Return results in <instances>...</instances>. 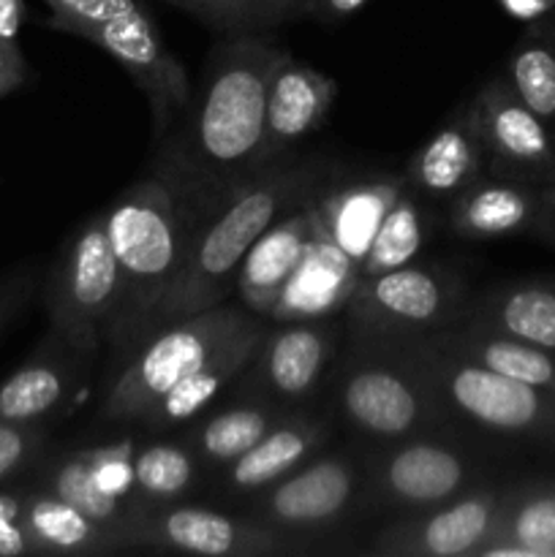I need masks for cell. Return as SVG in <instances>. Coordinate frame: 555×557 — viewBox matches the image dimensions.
Here are the masks:
<instances>
[{
	"label": "cell",
	"instance_id": "ee69618b",
	"mask_svg": "<svg viewBox=\"0 0 555 557\" xmlns=\"http://www.w3.org/2000/svg\"><path fill=\"white\" fill-rule=\"evenodd\" d=\"M166 3H172V5H177V9H183V0H166Z\"/></svg>",
	"mask_w": 555,
	"mask_h": 557
},
{
	"label": "cell",
	"instance_id": "44dd1931",
	"mask_svg": "<svg viewBox=\"0 0 555 557\" xmlns=\"http://www.w3.org/2000/svg\"><path fill=\"white\" fill-rule=\"evenodd\" d=\"M403 177H362L351 183H332L324 194L316 196L313 207L319 226L354 264H362L375 232L397 196L406 188Z\"/></svg>",
	"mask_w": 555,
	"mask_h": 557
},
{
	"label": "cell",
	"instance_id": "f6af8a7d",
	"mask_svg": "<svg viewBox=\"0 0 555 557\" xmlns=\"http://www.w3.org/2000/svg\"><path fill=\"white\" fill-rule=\"evenodd\" d=\"M550 207H553V210H555V190H553V194H550Z\"/></svg>",
	"mask_w": 555,
	"mask_h": 557
},
{
	"label": "cell",
	"instance_id": "7bdbcfd3",
	"mask_svg": "<svg viewBox=\"0 0 555 557\" xmlns=\"http://www.w3.org/2000/svg\"><path fill=\"white\" fill-rule=\"evenodd\" d=\"M511 16H520V20H533V16H542L555 0H498Z\"/></svg>",
	"mask_w": 555,
	"mask_h": 557
},
{
	"label": "cell",
	"instance_id": "e575fe53",
	"mask_svg": "<svg viewBox=\"0 0 555 557\" xmlns=\"http://www.w3.org/2000/svg\"><path fill=\"white\" fill-rule=\"evenodd\" d=\"M82 449H85L87 462H90L92 476H96V482L101 484L109 495L139 506V500H136V484H134L136 441L123 438V441H114V444L82 446Z\"/></svg>",
	"mask_w": 555,
	"mask_h": 557
},
{
	"label": "cell",
	"instance_id": "8992f818",
	"mask_svg": "<svg viewBox=\"0 0 555 557\" xmlns=\"http://www.w3.org/2000/svg\"><path fill=\"white\" fill-rule=\"evenodd\" d=\"M343 422L370 441H403L439 428L444 406L417 364L390 341L354 337L335 379Z\"/></svg>",
	"mask_w": 555,
	"mask_h": 557
},
{
	"label": "cell",
	"instance_id": "3957f363",
	"mask_svg": "<svg viewBox=\"0 0 555 557\" xmlns=\"http://www.w3.org/2000/svg\"><path fill=\"white\" fill-rule=\"evenodd\" d=\"M201 221L205 215L158 174L136 180L103 210L123 277L120 308L103 341L120 362L145 343L152 310L183 270Z\"/></svg>",
	"mask_w": 555,
	"mask_h": 557
},
{
	"label": "cell",
	"instance_id": "277c9868",
	"mask_svg": "<svg viewBox=\"0 0 555 557\" xmlns=\"http://www.w3.org/2000/svg\"><path fill=\"white\" fill-rule=\"evenodd\" d=\"M264 324L267 319L256 315L243 302L226 299L215 308L163 326L120 364L96 419L107 428H134L141 413L172 386L215 359L234 341Z\"/></svg>",
	"mask_w": 555,
	"mask_h": 557
},
{
	"label": "cell",
	"instance_id": "74e56055",
	"mask_svg": "<svg viewBox=\"0 0 555 557\" xmlns=\"http://www.w3.org/2000/svg\"><path fill=\"white\" fill-rule=\"evenodd\" d=\"M33 555L22 528V493L0 490V557Z\"/></svg>",
	"mask_w": 555,
	"mask_h": 557
},
{
	"label": "cell",
	"instance_id": "7402d4cb",
	"mask_svg": "<svg viewBox=\"0 0 555 557\" xmlns=\"http://www.w3.org/2000/svg\"><path fill=\"white\" fill-rule=\"evenodd\" d=\"M264 332L267 324L261 326V330L248 332L245 337L234 341L229 348H223L215 359L201 364L196 373H190L188 379L180 381L177 386H172L161 400L152 403V406L141 413V419L134 428L147 435L180 433L185 424H190L196 417H201V413L210 408V403H215L234 381H239L243 370L248 368V362L254 359Z\"/></svg>",
	"mask_w": 555,
	"mask_h": 557
},
{
	"label": "cell",
	"instance_id": "cb8c5ba5",
	"mask_svg": "<svg viewBox=\"0 0 555 557\" xmlns=\"http://www.w3.org/2000/svg\"><path fill=\"white\" fill-rule=\"evenodd\" d=\"M283 413L286 408L245 395L215 411H205L194 422L185 424L177 435L188 444L205 473H218L239 455H245L250 446L259 444L281 422Z\"/></svg>",
	"mask_w": 555,
	"mask_h": 557
},
{
	"label": "cell",
	"instance_id": "d590c367",
	"mask_svg": "<svg viewBox=\"0 0 555 557\" xmlns=\"http://www.w3.org/2000/svg\"><path fill=\"white\" fill-rule=\"evenodd\" d=\"M44 3L52 11L49 27L69 33V36L76 27L98 25V22L118 20V16L145 9L139 0H44Z\"/></svg>",
	"mask_w": 555,
	"mask_h": 557
},
{
	"label": "cell",
	"instance_id": "b9f144b4",
	"mask_svg": "<svg viewBox=\"0 0 555 557\" xmlns=\"http://www.w3.org/2000/svg\"><path fill=\"white\" fill-rule=\"evenodd\" d=\"M25 0H0V41H16L25 22Z\"/></svg>",
	"mask_w": 555,
	"mask_h": 557
},
{
	"label": "cell",
	"instance_id": "603a6c76",
	"mask_svg": "<svg viewBox=\"0 0 555 557\" xmlns=\"http://www.w3.org/2000/svg\"><path fill=\"white\" fill-rule=\"evenodd\" d=\"M82 359L71 351L58 335L47 343L0 384V419L20 424H44L69 397L76 381V368Z\"/></svg>",
	"mask_w": 555,
	"mask_h": 557
},
{
	"label": "cell",
	"instance_id": "d4e9b609",
	"mask_svg": "<svg viewBox=\"0 0 555 557\" xmlns=\"http://www.w3.org/2000/svg\"><path fill=\"white\" fill-rule=\"evenodd\" d=\"M22 528L33 555L82 557L123 549L118 531L98 525L76 506L41 487L22 493Z\"/></svg>",
	"mask_w": 555,
	"mask_h": 557
},
{
	"label": "cell",
	"instance_id": "9c48e42d",
	"mask_svg": "<svg viewBox=\"0 0 555 557\" xmlns=\"http://www.w3.org/2000/svg\"><path fill=\"white\" fill-rule=\"evenodd\" d=\"M362 490L365 468L351 455L319 451L297 471L250 498L245 517L283 536H313L346 520Z\"/></svg>",
	"mask_w": 555,
	"mask_h": 557
},
{
	"label": "cell",
	"instance_id": "4dcf8cb0",
	"mask_svg": "<svg viewBox=\"0 0 555 557\" xmlns=\"http://www.w3.org/2000/svg\"><path fill=\"white\" fill-rule=\"evenodd\" d=\"M38 487L49 490L52 495L63 498L65 504L76 506L82 515L96 520L98 525L118 531L123 536V547L125 531L134 525L136 517L147 511L141 506L109 495L96 482V476H92V468L87 462L85 449H69L49 457L41 466V473H38Z\"/></svg>",
	"mask_w": 555,
	"mask_h": 557
},
{
	"label": "cell",
	"instance_id": "ac0fdd59",
	"mask_svg": "<svg viewBox=\"0 0 555 557\" xmlns=\"http://www.w3.org/2000/svg\"><path fill=\"white\" fill-rule=\"evenodd\" d=\"M313 201L316 199L305 201L297 210L272 223L239 264L237 281H234L237 302H243L261 319L270 315L278 294L283 292V286L297 270L305 250L319 232V215H316Z\"/></svg>",
	"mask_w": 555,
	"mask_h": 557
},
{
	"label": "cell",
	"instance_id": "6da1fadb",
	"mask_svg": "<svg viewBox=\"0 0 555 557\" xmlns=\"http://www.w3.org/2000/svg\"><path fill=\"white\" fill-rule=\"evenodd\" d=\"M283 49L256 33L218 44L205 85L158 147L152 174L166 180L201 215H212L261 172L267 85Z\"/></svg>",
	"mask_w": 555,
	"mask_h": 557
},
{
	"label": "cell",
	"instance_id": "836d02e7",
	"mask_svg": "<svg viewBox=\"0 0 555 557\" xmlns=\"http://www.w3.org/2000/svg\"><path fill=\"white\" fill-rule=\"evenodd\" d=\"M509 87L542 120H555V52L544 44H526L509 60Z\"/></svg>",
	"mask_w": 555,
	"mask_h": 557
},
{
	"label": "cell",
	"instance_id": "7a4b0ae2",
	"mask_svg": "<svg viewBox=\"0 0 555 557\" xmlns=\"http://www.w3.org/2000/svg\"><path fill=\"white\" fill-rule=\"evenodd\" d=\"M335 177L337 166L326 158H303L292 163L283 158L245 180L194 232L183 270L152 310L147 337L174 321L226 302L234 292L239 264L256 239L283 215L324 194Z\"/></svg>",
	"mask_w": 555,
	"mask_h": 557
},
{
	"label": "cell",
	"instance_id": "7c38bea8",
	"mask_svg": "<svg viewBox=\"0 0 555 557\" xmlns=\"http://www.w3.org/2000/svg\"><path fill=\"white\" fill-rule=\"evenodd\" d=\"M335 348L337 319L278 321L275 330L267 326L239 384L245 395L261 397L286 411L303 408L324 386Z\"/></svg>",
	"mask_w": 555,
	"mask_h": 557
},
{
	"label": "cell",
	"instance_id": "ba28073f",
	"mask_svg": "<svg viewBox=\"0 0 555 557\" xmlns=\"http://www.w3.org/2000/svg\"><path fill=\"white\" fill-rule=\"evenodd\" d=\"M466 313V288L455 272L408 264L381 275H359L346 305L354 337L397 341L455 326Z\"/></svg>",
	"mask_w": 555,
	"mask_h": 557
},
{
	"label": "cell",
	"instance_id": "d6986e66",
	"mask_svg": "<svg viewBox=\"0 0 555 557\" xmlns=\"http://www.w3.org/2000/svg\"><path fill=\"white\" fill-rule=\"evenodd\" d=\"M357 281L359 267L319 226L303 261L278 294L267 321L278 324V321L341 319Z\"/></svg>",
	"mask_w": 555,
	"mask_h": 557
},
{
	"label": "cell",
	"instance_id": "5bb4252c",
	"mask_svg": "<svg viewBox=\"0 0 555 557\" xmlns=\"http://www.w3.org/2000/svg\"><path fill=\"white\" fill-rule=\"evenodd\" d=\"M501 493L471 487L457 498L381 528L370 544L379 557H477L490 542Z\"/></svg>",
	"mask_w": 555,
	"mask_h": 557
},
{
	"label": "cell",
	"instance_id": "ffe728a7",
	"mask_svg": "<svg viewBox=\"0 0 555 557\" xmlns=\"http://www.w3.org/2000/svg\"><path fill=\"white\" fill-rule=\"evenodd\" d=\"M484 147L473 123L471 103L457 109L435 134L414 152L406 169V183L419 196L452 201L477 177H482Z\"/></svg>",
	"mask_w": 555,
	"mask_h": 557
},
{
	"label": "cell",
	"instance_id": "52a82bcc",
	"mask_svg": "<svg viewBox=\"0 0 555 557\" xmlns=\"http://www.w3.org/2000/svg\"><path fill=\"white\" fill-rule=\"evenodd\" d=\"M120 292L123 277L101 210L71 234L49 270L47 315L52 332L90 362L118 313Z\"/></svg>",
	"mask_w": 555,
	"mask_h": 557
},
{
	"label": "cell",
	"instance_id": "4fadbf2b",
	"mask_svg": "<svg viewBox=\"0 0 555 557\" xmlns=\"http://www.w3.org/2000/svg\"><path fill=\"white\" fill-rule=\"evenodd\" d=\"M288 536L250 520L205 506L172 504L147 509L125 531V547L169 549L207 557H270L294 553Z\"/></svg>",
	"mask_w": 555,
	"mask_h": 557
},
{
	"label": "cell",
	"instance_id": "9a60e30c",
	"mask_svg": "<svg viewBox=\"0 0 555 557\" xmlns=\"http://www.w3.org/2000/svg\"><path fill=\"white\" fill-rule=\"evenodd\" d=\"M330 435L332 419L292 408L259 444L215 473V495L223 500L248 504L250 498L319 455Z\"/></svg>",
	"mask_w": 555,
	"mask_h": 557
},
{
	"label": "cell",
	"instance_id": "8d00e7d4",
	"mask_svg": "<svg viewBox=\"0 0 555 557\" xmlns=\"http://www.w3.org/2000/svg\"><path fill=\"white\" fill-rule=\"evenodd\" d=\"M47 430L44 424H20L0 419V484L11 482L38 460Z\"/></svg>",
	"mask_w": 555,
	"mask_h": 557
},
{
	"label": "cell",
	"instance_id": "30bf717a",
	"mask_svg": "<svg viewBox=\"0 0 555 557\" xmlns=\"http://www.w3.org/2000/svg\"><path fill=\"white\" fill-rule=\"evenodd\" d=\"M477 482V468L460 449L428 435L392 441L365 466V490L379 509L422 511L457 498Z\"/></svg>",
	"mask_w": 555,
	"mask_h": 557
},
{
	"label": "cell",
	"instance_id": "1f68e13d",
	"mask_svg": "<svg viewBox=\"0 0 555 557\" xmlns=\"http://www.w3.org/2000/svg\"><path fill=\"white\" fill-rule=\"evenodd\" d=\"M424 239H428V212L419 205L417 190L406 185L381 221L379 232L359 264V275H381V272L414 264L422 253Z\"/></svg>",
	"mask_w": 555,
	"mask_h": 557
},
{
	"label": "cell",
	"instance_id": "f546056e",
	"mask_svg": "<svg viewBox=\"0 0 555 557\" xmlns=\"http://www.w3.org/2000/svg\"><path fill=\"white\" fill-rule=\"evenodd\" d=\"M205 468L180 435H150L134 449V484L141 509L185 500L199 490Z\"/></svg>",
	"mask_w": 555,
	"mask_h": 557
},
{
	"label": "cell",
	"instance_id": "83f0119b",
	"mask_svg": "<svg viewBox=\"0 0 555 557\" xmlns=\"http://www.w3.org/2000/svg\"><path fill=\"white\" fill-rule=\"evenodd\" d=\"M477 557H555V487L501 493L493 533Z\"/></svg>",
	"mask_w": 555,
	"mask_h": 557
},
{
	"label": "cell",
	"instance_id": "5b68a950",
	"mask_svg": "<svg viewBox=\"0 0 555 557\" xmlns=\"http://www.w3.org/2000/svg\"><path fill=\"white\" fill-rule=\"evenodd\" d=\"M390 343L417 364L444 411L490 433L555 438V392L482 368L444 346L433 332Z\"/></svg>",
	"mask_w": 555,
	"mask_h": 557
},
{
	"label": "cell",
	"instance_id": "8fae6325",
	"mask_svg": "<svg viewBox=\"0 0 555 557\" xmlns=\"http://www.w3.org/2000/svg\"><path fill=\"white\" fill-rule=\"evenodd\" d=\"M71 36L96 44L118 60L150 101L156 139H163L190 107V82L180 60L169 52L150 11L139 9L118 20L76 27Z\"/></svg>",
	"mask_w": 555,
	"mask_h": 557
},
{
	"label": "cell",
	"instance_id": "d6a6232c",
	"mask_svg": "<svg viewBox=\"0 0 555 557\" xmlns=\"http://www.w3.org/2000/svg\"><path fill=\"white\" fill-rule=\"evenodd\" d=\"M183 11L232 36H259L303 16V0H183Z\"/></svg>",
	"mask_w": 555,
	"mask_h": 557
},
{
	"label": "cell",
	"instance_id": "484cf974",
	"mask_svg": "<svg viewBox=\"0 0 555 557\" xmlns=\"http://www.w3.org/2000/svg\"><path fill=\"white\" fill-rule=\"evenodd\" d=\"M536 194L517 180L477 177L452 199L449 226L457 237L498 239L520 234L536 221Z\"/></svg>",
	"mask_w": 555,
	"mask_h": 557
},
{
	"label": "cell",
	"instance_id": "e0dca14e",
	"mask_svg": "<svg viewBox=\"0 0 555 557\" xmlns=\"http://www.w3.org/2000/svg\"><path fill=\"white\" fill-rule=\"evenodd\" d=\"M337 85L332 76L321 74L313 65L294 60L281 52L267 85V120L261 166L283 161L294 145L319 131L326 123Z\"/></svg>",
	"mask_w": 555,
	"mask_h": 557
},
{
	"label": "cell",
	"instance_id": "f35d334b",
	"mask_svg": "<svg viewBox=\"0 0 555 557\" xmlns=\"http://www.w3.org/2000/svg\"><path fill=\"white\" fill-rule=\"evenodd\" d=\"M27 63L16 41H0V98L14 92L25 82Z\"/></svg>",
	"mask_w": 555,
	"mask_h": 557
},
{
	"label": "cell",
	"instance_id": "ab89813d",
	"mask_svg": "<svg viewBox=\"0 0 555 557\" xmlns=\"http://www.w3.org/2000/svg\"><path fill=\"white\" fill-rule=\"evenodd\" d=\"M370 0H303V16H313L319 22H343L357 14Z\"/></svg>",
	"mask_w": 555,
	"mask_h": 557
},
{
	"label": "cell",
	"instance_id": "4316f807",
	"mask_svg": "<svg viewBox=\"0 0 555 557\" xmlns=\"http://www.w3.org/2000/svg\"><path fill=\"white\" fill-rule=\"evenodd\" d=\"M433 335L452 351L462 354L482 368L509 375L522 384L539 386V389L555 392V354L547 348L484 330V326L471 324L466 319H460L449 330L433 332Z\"/></svg>",
	"mask_w": 555,
	"mask_h": 557
},
{
	"label": "cell",
	"instance_id": "60d3db41",
	"mask_svg": "<svg viewBox=\"0 0 555 557\" xmlns=\"http://www.w3.org/2000/svg\"><path fill=\"white\" fill-rule=\"evenodd\" d=\"M30 294V275H11L0 281V332L9 324L25 297Z\"/></svg>",
	"mask_w": 555,
	"mask_h": 557
},
{
	"label": "cell",
	"instance_id": "f1b7e54d",
	"mask_svg": "<svg viewBox=\"0 0 555 557\" xmlns=\"http://www.w3.org/2000/svg\"><path fill=\"white\" fill-rule=\"evenodd\" d=\"M462 319L555 354V288L517 283L484 297Z\"/></svg>",
	"mask_w": 555,
	"mask_h": 557
},
{
	"label": "cell",
	"instance_id": "2e32d148",
	"mask_svg": "<svg viewBox=\"0 0 555 557\" xmlns=\"http://www.w3.org/2000/svg\"><path fill=\"white\" fill-rule=\"evenodd\" d=\"M484 161L504 177H533L553 163L555 145L547 125L517 98L509 82L493 79L471 101Z\"/></svg>",
	"mask_w": 555,
	"mask_h": 557
}]
</instances>
